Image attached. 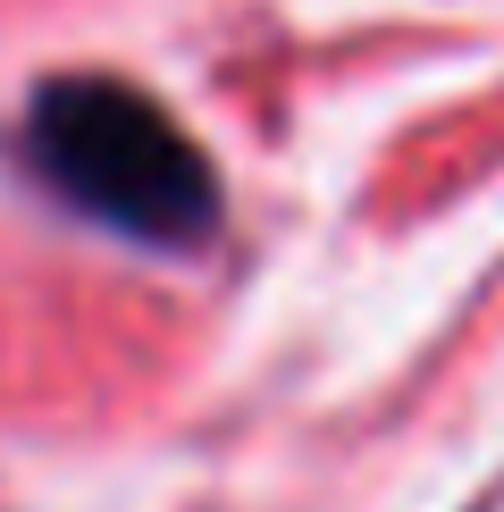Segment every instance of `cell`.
<instances>
[{"label": "cell", "instance_id": "cell-1", "mask_svg": "<svg viewBox=\"0 0 504 512\" xmlns=\"http://www.w3.org/2000/svg\"><path fill=\"white\" fill-rule=\"evenodd\" d=\"M34 168L84 219L143 244H194L219 219V177L152 93L118 76H59L34 93Z\"/></svg>", "mask_w": 504, "mask_h": 512}]
</instances>
